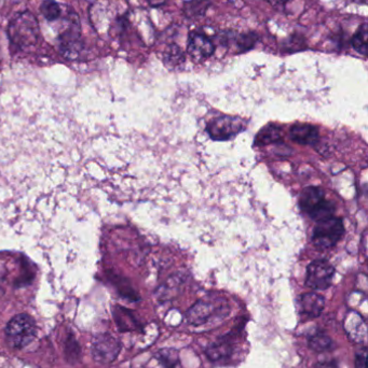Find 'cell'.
Wrapping results in <instances>:
<instances>
[{"instance_id":"52a82bcc","label":"cell","mask_w":368,"mask_h":368,"mask_svg":"<svg viewBox=\"0 0 368 368\" xmlns=\"http://www.w3.org/2000/svg\"><path fill=\"white\" fill-rule=\"evenodd\" d=\"M120 349V343L115 337L110 334H102L94 338L92 353L96 361L110 363L118 357Z\"/></svg>"},{"instance_id":"9c48e42d","label":"cell","mask_w":368,"mask_h":368,"mask_svg":"<svg viewBox=\"0 0 368 368\" xmlns=\"http://www.w3.org/2000/svg\"><path fill=\"white\" fill-rule=\"evenodd\" d=\"M215 51L213 41L200 32H192L189 34L187 52L193 61H203L209 59Z\"/></svg>"},{"instance_id":"2e32d148","label":"cell","mask_w":368,"mask_h":368,"mask_svg":"<svg viewBox=\"0 0 368 368\" xmlns=\"http://www.w3.org/2000/svg\"><path fill=\"white\" fill-rule=\"evenodd\" d=\"M368 28L367 24L364 23L360 26L357 32L352 38V47L360 54L365 57L367 54Z\"/></svg>"},{"instance_id":"d4e9b609","label":"cell","mask_w":368,"mask_h":368,"mask_svg":"<svg viewBox=\"0 0 368 368\" xmlns=\"http://www.w3.org/2000/svg\"><path fill=\"white\" fill-rule=\"evenodd\" d=\"M357 4H360V5H366L367 4V0H353Z\"/></svg>"},{"instance_id":"5b68a950","label":"cell","mask_w":368,"mask_h":368,"mask_svg":"<svg viewBox=\"0 0 368 368\" xmlns=\"http://www.w3.org/2000/svg\"><path fill=\"white\" fill-rule=\"evenodd\" d=\"M246 129V123L236 117L221 116L213 119L207 125L209 137L216 141H229Z\"/></svg>"},{"instance_id":"7402d4cb","label":"cell","mask_w":368,"mask_h":368,"mask_svg":"<svg viewBox=\"0 0 368 368\" xmlns=\"http://www.w3.org/2000/svg\"><path fill=\"white\" fill-rule=\"evenodd\" d=\"M355 368H367V352H366V348H364L361 352L357 353V359H355Z\"/></svg>"},{"instance_id":"30bf717a","label":"cell","mask_w":368,"mask_h":368,"mask_svg":"<svg viewBox=\"0 0 368 368\" xmlns=\"http://www.w3.org/2000/svg\"><path fill=\"white\" fill-rule=\"evenodd\" d=\"M345 330L350 340L357 343H365L367 340V326L365 321L357 312L351 311L345 320Z\"/></svg>"},{"instance_id":"603a6c76","label":"cell","mask_w":368,"mask_h":368,"mask_svg":"<svg viewBox=\"0 0 368 368\" xmlns=\"http://www.w3.org/2000/svg\"><path fill=\"white\" fill-rule=\"evenodd\" d=\"M314 368H339L334 361L318 362Z\"/></svg>"},{"instance_id":"8992f818","label":"cell","mask_w":368,"mask_h":368,"mask_svg":"<svg viewBox=\"0 0 368 368\" xmlns=\"http://www.w3.org/2000/svg\"><path fill=\"white\" fill-rule=\"evenodd\" d=\"M334 275L335 268L328 261H314L307 268L306 285L310 289L318 291L328 289L332 285Z\"/></svg>"},{"instance_id":"44dd1931","label":"cell","mask_w":368,"mask_h":368,"mask_svg":"<svg viewBox=\"0 0 368 368\" xmlns=\"http://www.w3.org/2000/svg\"><path fill=\"white\" fill-rule=\"evenodd\" d=\"M159 359L160 361H162V363L166 364V367L173 368L178 362V351L173 350V349L160 351Z\"/></svg>"},{"instance_id":"6da1fadb","label":"cell","mask_w":368,"mask_h":368,"mask_svg":"<svg viewBox=\"0 0 368 368\" xmlns=\"http://www.w3.org/2000/svg\"><path fill=\"white\" fill-rule=\"evenodd\" d=\"M10 40L23 50L36 47L40 36L39 24L34 14L25 11L12 18L8 28Z\"/></svg>"},{"instance_id":"7c38bea8","label":"cell","mask_w":368,"mask_h":368,"mask_svg":"<svg viewBox=\"0 0 368 368\" xmlns=\"http://www.w3.org/2000/svg\"><path fill=\"white\" fill-rule=\"evenodd\" d=\"M216 306L211 302L199 301L187 311L186 319L195 326H203L215 314Z\"/></svg>"},{"instance_id":"277c9868","label":"cell","mask_w":368,"mask_h":368,"mask_svg":"<svg viewBox=\"0 0 368 368\" xmlns=\"http://www.w3.org/2000/svg\"><path fill=\"white\" fill-rule=\"evenodd\" d=\"M37 334L35 321L28 314L14 316L6 328L8 341L14 348H24L34 340Z\"/></svg>"},{"instance_id":"cb8c5ba5","label":"cell","mask_w":368,"mask_h":368,"mask_svg":"<svg viewBox=\"0 0 368 368\" xmlns=\"http://www.w3.org/2000/svg\"><path fill=\"white\" fill-rule=\"evenodd\" d=\"M147 1L153 7H159V6L163 5L166 0H147Z\"/></svg>"},{"instance_id":"ba28073f","label":"cell","mask_w":368,"mask_h":368,"mask_svg":"<svg viewBox=\"0 0 368 368\" xmlns=\"http://www.w3.org/2000/svg\"><path fill=\"white\" fill-rule=\"evenodd\" d=\"M61 53L69 59H76L82 49L81 35H80L79 22L77 18L71 20L69 28L59 36Z\"/></svg>"},{"instance_id":"ffe728a7","label":"cell","mask_w":368,"mask_h":368,"mask_svg":"<svg viewBox=\"0 0 368 368\" xmlns=\"http://www.w3.org/2000/svg\"><path fill=\"white\" fill-rule=\"evenodd\" d=\"M256 41L257 36L254 32H250V34H242L240 35L239 38L236 40V45H238L239 50L248 51L254 48V45L256 44Z\"/></svg>"},{"instance_id":"ac0fdd59","label":"cell","mask_w":368,"mask_h":368,"mask_svg":"<svg viewBox=\"0 0 368 368\" xmlns=\"http://www.w3.org/2000/svg\"><path fill=\"white\" fill-rule=\"evenodd\" d=\"M209 5L207 0H191L185 5V13L188 18L203 16L207 12Z\"/></svg>"},{"instance_id":"4fadbf2b","label":"cell","mask_w":368,"mask_h":368,"mask_svg":"<svg viewBox=\"0 0 368 368\" xmlns=\"http://www.w3.org/2000/svg\"><path fill=\"white\" fill-rule=\"evenodd\" d=\"M289 137L292 141L299 145L312 146L318 143V131L314 125L297 123L291 127Z\"/></svg>"},{"instance_id":"7a4b0ae2","label":"cell","mask_w":368,"mask_h":368,"mask_svg":"<svg viewBox=\"0 0 368 368\" xmlns=\"http://www.w3.org/2000/svg\"><path fill=\"white\" fill-rule=\"evenodd\" d=\"M299 207L314 221L328 219L335 215V205L328 201L326 192L318 186H308L299 195Z\"/></svg>"},{"instance_id":"3957f363","label":"cell","mask_w":368,"mask_h":368,"mask_svg":"<svg viewBox=\"0 0 368 368\" xmlns=\"http://www.w3.org/2000/svg\"><path fill=\"white\" fill-rule=\"evenodd\" d=\"M345 226L343 219L333 217L316 222L312 234V242L320 250L333 248L343 238Z\"/></svg>"},{"instance_id":"8fae6325","label":"cell","mask_w":368,"mask_h":368,"mask_svg":"<svg viewBox=\"0 0 368 368\" xmlns=\"http://www.w3.org/2000/svg\"><path fill=\"white\" fill-rule=\"evenodd\" d=\"M326 306V299L316 293H307L300 296L299 312L307 319L318 318Z\"/></svg>"},{"instance_id":"5bb4252c","label":"cell","mask_w":368,"mask_h":368,"mask_svg":"<svg viewBox=\"0 0 368 368\" xmlns=\"http://www.w3.org/2000/svg\"><path fill=\"white\" fill-rule=\"evenodd\" d=\"M282 137V129L275 124H269L259 131L255 139V143L258 146H266L269 143H275Z\"/></svg>"},{"instance_id":"9a60e30c","label":"cell","mask_w":368,"mask_h":368,"mask_svg":"<svg viewBox=\"0 0 368 368\" xmlns=\"http://www.w3.org/2000/svg\"><path fill=\"white\" fill-rule=\"evenodd\" d=\"M308 346H309L312 350L316 351V352H326V351L332 349L333 340L328 335L316 332L308 337Z\"/></svg>"},{"instance_id":"e0dca14e","label":"cell","mask_w":368,"mask_h":368,"mask_svg":"<svg viewBox=\"0 0 368 368\" xmlns=\"http://www.w3.org/2000/svg\"><path fill=\"white\" fill-rule=\"evenodd\" d=\"M166 65L170 68L180 67L185 61V55L178 45L171 44L164 54Z\"/></svg>"},{"instance_id":"d6986e66","label":"cell","mask_w":368,"mask_h":368,"mask_svg":"<svg viewBox=\"0 0 368 368\" xmlns=\"http://www.w3.org/2000/svg\"><path fill=\"white\" fill-rule=\"evenodd\" d=\"M41 13L47 20H57L61 16V8L54 0H45L41 5Z\"/></svg>"}]
</instances>
